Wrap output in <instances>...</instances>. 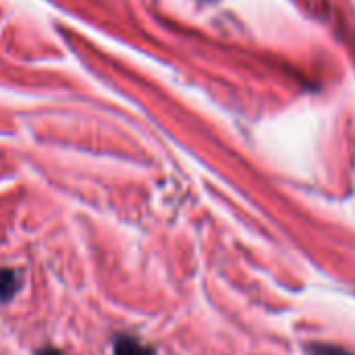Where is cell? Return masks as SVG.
<instances>
[{"instance_id":"6da1fadb","label":"cell","mask_w":355,"mask_h":355,"mask_svg":"<svg viewBox=\"0 0 355 355\" xmlns=\"http://www.w3.org/2000/svg\"><path fill=\"white\" fill-rule=\"evenodd\" d=\"M114 355H156L152 347H148L146 343H141L135 337L129 335H121L114 341Z\"/></svg>"},{"instance_id":"7a4b0ae2","label":"cell","mask_w":355,"mask_h":355,"mask_svg":"<svg viewBox=\"0 0 355 355\" xmlns=\"http://www.w3.org/2000/svg\"><path fill=\"white\" fill-rule=\"evenodd\" d=\"M21 287V277L19 272L10 268H0V304L10 302Z\"/></svg>"},{"instance_id":"3957f363","label":"cell","mask_w":355,"mask_h":355,"mask_svg":"<svg viewBox=\"0 0 355 355\" xmlns=\"http://www.w3.org/2000/svg\"><path fill=\"white\" fill-rule=\"evenodd\" d=\"M308 355H352L347 354L345 349L341 347H335V345H310L308 347Z\"/></svg>"},{"instance_id":"277c9868","label":"cell","mask_w":355,"mask_h":355,"mask_svg":"<svg viewBox=\"0 0 355 355\" xmlns=\"http://www.w3.org/2000/svg\"><path fill=\"white\" fill-rule=\"evenodd\" d=\"M35 355H62L58 349H54V347H44V349H40Z\"/></svg>"}]
</instances>
